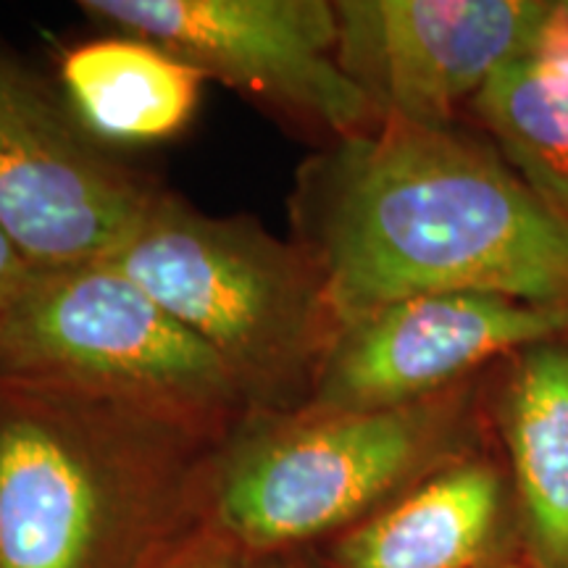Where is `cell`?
<instances>
[{
	"instance_id": "obj_11",
	"label": "cell",
	"mask_w": 568,
	"mask_h": 568,
	"mask_svg": "<svg viewBox=\"0 0 568 568\" xmlns=\"http://www.w3.org/2000/svg\"><path fill=\"white\" fill-rule=\"evenodd\" d=\"M503 485L481 460L435 477L353 527L335 548L337 568H477L500 524Z\"/></svg>"
},
{
	"instance_id": "obj_4",
	"label": "cell",
	"mask_w": 568,
	"mask_h": 568,
	"mask_svg": "<svg viewBox=\"0 0 568 568\" xmlns=\"http://www.w3.org/2000/svg\"><path fill=\"white\" fill-rule=\"evenodd\" d=\"M0 568H101L134 485L203 439L151 410L0 382Z\"/></svg>"
},
{
	"instance_id": "obj_15",
	"label": "cell",
	"mask_w": 568,
	"mask_h": 568,
	"mask_svg": "<svg viewBox=\"0 0 568 568\" xmlns=\"http://www.w3.org/2000/svg\"><path fill=\"white\" fill-rule=\"evenodd\" d=\"M32 274L34 266L0 230V318L9 314L13 301L27 287V282L32 280Z\"/></svg>"
},
{
	"instance_id": "obj_12",
	"label": "cell",
	"mask_w": 568,
	"mask_h": 568,
	"mask_svg": "<svg viewBox=\"0 0 568 568\" xmlns=\"http://www.w3.org/2000/svg\"><path fill=\"white\" fill-rule=\"evenodd\" d=\"M506 161L568 219V0L471 101Z\"/></svg>"
},
{
	"instance_id": "obj_14",
	"label": "cell",
	"mask_w": 568,
	"mask_h": 568,
	"mask_svg": "<svg viewBox=\"0 0 568 568\" xmlns=\"http://www.w3.org/2000/svg\"><path fill=\"white\" fill-rule=\"evenodd\" d=\"M247 556L251 552L240 548L222 529H213L182 539L142 568H255Z\"/></svg>"
},
{
	"instance_id": "obj_9",
	"label": "cell",
	"mask_w": 568,
	"mask_h": 568,
	"mask_svg": "<svg viewBox=\"0 0 568 568\" xmlns=\"http://www.w3.org/2000/svg\"><path fill=\"white\" fill-rule=\"evenodd\" d=\"M339 63L379 122L450 126L535 38L548 0H343Z\"/></svg>"
},
{
	"instance_id": "obj_16",
	"label": "cell",
	"mask_w": 568,
	"mask_h": 568,
	"mask_svg": "<svg viewBox=\"0 0 568 568\" xmlns=\"http://www.w3.org/2000/svg\"><path fill=\"white\" fill-rule=\"evenodd\" d=\"M508 568H521V566H508Z\"/></svg>"
},
{
	"instance_id": "obj_8",
	"label": "cell",
	"mask_w": 568,
	"mask_h": 568,
	"mask_svg": "<svg viewBox=\"0 0 568 568\" xmlns=\"http://www.w3.org/2000/svg\"><path fill=\"white\" fill-rule=\"evenodd\" d=\"M568 305L485 293L397 301L343 326L297 414H364L445 395L460 376L497 355L560 343Z\"/></svg>"
},
{
	"instance_id": "obj_7",
	"label": "cell",
	"mask_w": 568,
	"mask_h": 568,
	"mask_svg": "<svg viewBox=\"0 0 568 568\" xmlns=\"http://www.w3.org/2000/svg\"><path fill=\"white\" fill-rule=\"evenodd\" d=\"M155 195L0 53V230L34 268L109 261Z\"/></svg>"
},
{
	"instance_id": "obj_10",
	"label": "cell",
	"mask_w": 568,
	"mask_h": 568,
	"mask_svg": "<svg viewBox=\"0 0 568 568\" xmlns=\"http://www.w3.org/2000/svg\"><path fill=\"white\" fill-rule=\"evenodd\" d=\"M205 77L180 55L132 34L71 48L61 61V88L82 130L98 142L148 145L193 122Z\"/></svg>"
},
{
	"instance_id": "obj_1",
	"label": "cell",
	"mask_w": 568,
	"mask_h": 568,
	"mask_svg": "<svg viewBox=\"0 0 568 568\" xmlns=\"http://www.w3.org/2000/svg\"><path fill=\"white\" fill-rule=\"evenodd\" d=\"M303 243L337 332L418 295L568 305V219L450 126L379 122L311 184Z\"/></svg>"
},
{
	"instance_id": "obj_5",
	"label": "cell",
	"mask_w": 568,
	"mask_h": 568,
	"mask_svg": "<svg viewBox=\"0 0 568 568\" xmlns=\"http://www.w3.org/2000/svg\"><path fill=\"white\" fill-rule=\"evenodd\" d=\"M456 418L447 395L364 414L272 416L224 466L219 529L247 552H268L347 527L435 464Z\"/></svg>"
},
{
	"instance_id": "obj_6",
	"label": "cell",
	"mask_w": 568,
	"mask_h": 568,
	"mask_svg": "<svg viewBox=\"0 0 568 568\" xmlns=\"http://www.w3.org/2000/svg\"><path fill=\"white\" fill-rule=\"evenodd\" d=\"M111 30L151 40L293 119L358 138L379 124L339 63L335 3L326 0H82Z\"/></svg>"
},
{
	"instance_id": "obj_3",
	"label": "cell",
	"mask_w": 568,
	"mask_h": 568,
	"mask_svg": "<svg viewBox=\"0 0 568 568\" xmlns=\"http://www.w3.org/2000/svg\"><path fill=\"white\" fill-rule=\"evenodd\" d=\"M0 382L103 395L203 437L251 410L219 355L105 261L34 268L0 318Z\"/></svg>"
},
{
	"instance_id": "obj_13",
	"label": "cell",
	"mask_w": 568,
	"mask_h": 568,
	"mask_svg": "<svg viewBox=\"0 0 568 568\" xmlns=\"http://www.w3.org/2000/svg\"><path fill=\"white\" fill-rule=\"evenodd\" d=\"M506 439L529 548L539 568H568V347L524 353L506 403Z\"/></svg>"
},
{
	"instance_id": "obj_2",
	"label": "cell",
	"mask_w": 568,
	"mask_h": 568,
	"mask_svg": "<svg viewBox=\"0 0 568 568\" xmlns=\"http://www.w3.org/2000/svg\"><path fill=\"white\" fill-rule=\"evenodd\" d=\"M105 264L219 355L251 410L293 416L305 408L337 322L303 245L155 195Z\"/></svg>"
}]
</instances>
